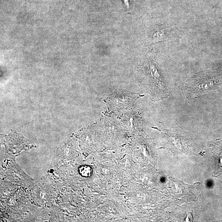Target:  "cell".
<instances>
[{
    "mask_svg": "<svg viewBox=\"0 0 222 222\" xmlns=\"http://www.w3.org/2000/svg\"><path fill=\"white\" fill-rule=\"evenodd\" d=\"M140 86L153 101L167 98L170 94L154 56L147 54L138 67Z\"/></svg>",
    "mask_w": 222,
    "mask_h": 222,
    "instance_id": "1",
    "label": "cell"
},
{
    "mask_svg": "<svg viewBox=\"0 0 222 222\" xmlns=\"http://www.w3.org/2000/svg\"><path fill=\"white\" fill-rule=\"evenodd\" d=\"M144 41L147 45L160 42H174L180 38L182 31L163 18L149 19L144 30Z\"/></svg>",
    "mask_w": 222,
    "mask_h": 222,
    "instance_id": "2",
    "label": "cell"
},
{
    "mask_svg": "<svg viewBox=\"0 0 222 222\" xmlns=\"http://www.w3.org/2000/svg\"><path fill=\"white\" fill-rule=\"evenodd\" d=\"M209 71L198 72L182 84L179 89L189 100L195 99L222 84L219 78Z\"/></svg>",
    "mask_w": 222,
    "mask_h": 222,
    "instance_id": "3",
    "label": "cell"
},
{
    "mask_svg": "<svg viewBox=\"0 0 222 222\" xmlns=\"http://www.w3.org/2000/svg\"><path fill=\"white\" fill-rule=\"evenodd\" d=\"M141 95L126 90H117L110 95L105 102L114 109L131 107Z\"/></svg>",
    "mask_w": 222,
    "mask_h": 222,
    "instance_id": "4",
    "label": "cell"
},
{
    "mask_svg": "<svg viewBox=\"0 0 222 222\" xmlns=\"http://www.w3.org/2000/svg\"><path fill=\"white\" fill-rule=\"evenodd\" d=\"M211 149L215 164L212 174L213 177L222 179V140H217L214 144L211 145Z\"/></svg>",
    "mask_w": 222,
    "mask_h": 222,
    "instance_id": "5",
    "label": "cell"
},
{
    "mask_svg": "<svg viewBox=\"0 0 222 222\" xmlns=\"http://www.w3.org/2000/svg\"><path fill=\"white\" fill-rule=\"evenodd\" d=\"M91 169L89 166H82L79 168V172L84 177H89L91 174Z\"/></svg>",
    "mask_w": 222,
    "mask_h": 222,
    "instance_id": "6",
    "label": "cell"
},
{
    "mask_svg": "<svg viewBox=\"0 0 222 222\" xmlns=\"http://www.w3.org/2000/svg\"><path fill=\"white\" fill-rule=\"evenodd\" d=\"M124 4H125V6H126L127 7V8H128V9H129V4L128 0H124Z\"/></svg>",
    "mask_w": 222,
    "mask_h": 222,
    "instance_id": "7",
    "label": "cell"
}]
</instances>
